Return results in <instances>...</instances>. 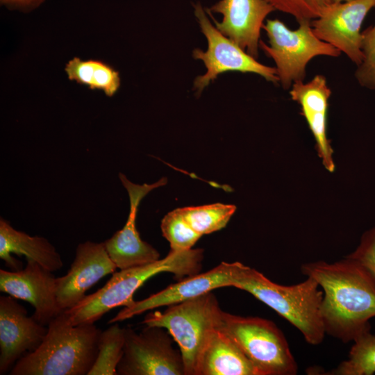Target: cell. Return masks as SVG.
I'll use <instances>...</instances> for the list:
<instances>
[{
  "label": "cell",
  "mask_w": 375,
  "mask_h": 375,
  "mask_svg": "<svg viewBox=\"0 0 375 375\" xmlns=\"http://www.w3.org/2000/svg\"><path fill=\"white\" fill-rule=\"evenodd\" d=\"M302 274L324 290L321 315L326 333L347 343L370 329L375 317V276L358 260L346 256L333 263L303 264Z\"/></svg>",
  "instance_id": "cell-1"
},
{
  "label": "cell",
  "mask_w": 375,
  "mask_h": 375,
  "mask_svg": "<svg viewBox=\"0 0 375 375\" xmlns=\"http://www.w3.org/2000/svg\"><path fill=\"white\" fill-rule=\"evenodd\" d=\"M101 331L94 323L73 325L65 310L47 325L41 344L11 368L10 375H88Z\"/></svg>",
  "instance_id": "cell-2"
},
{
  "label": "cell",
  "mask_w": 375,
  "mask_h": 375,
  "mask_svg": "<svg viewBox=\"0 0 375 375\" xmlns=\"http://www.w3.org/2000/svg\"><path fill=\"white\" fill-rule=\"evenodd\" d=\"M203 258L201 249L170 251L165 258L154 262L115 272L102 288L85 295L74 307L65 310L74 326L94 323L115 308L131 305L135 301L133 294L137 290L158 274L169 272L180 278L198 274Z\"/></svg>",
  "instance_id": "cell-3"
},
{
  "label": "cell",
  "mask_w": 375,
  "mask_h": 375,
  "mask_svg": "<svg viewBox=\"0 0 375 375\" xmlns=\"http://www.w3.org/2000/svg\"><path fill=\"white\" fill-rule=\"evenodd\" d=\"M232 287L247 291L294 326L312 345L322 342L326 334L321 306L324 292L310 276L299 283L282 285L242 263L236 271Z\"/></svg>",
  "instance_id": "cell-4"
},
{
  "label": "cell",
  "mask_w": 375,
  "mask_h": 375,
  "mask_svg": "<svg viewBox=\"0 0 375 375\" xmlns=\"http://www.w3.org/2000/svg\"><path fill=\"white\" fill-rule=\"evenodd\" d=\"M222 310L211 292L168 306L164 312H149L142 324L166 329L181 352L185 375H197L199 362Z\"/></svg>",
  "instance_id": "cell-5"
},
{
  "label": "cell",
  "mask_w": 375,
  "mask_h": 375,
  "mask_svg": "<svg viewBox=\"0 0 375 375\" xmlns=\"http://www.w3.org/2000/svg\"><path fill=\"white\" fill-rule=\"evenodd\" d=\"M230 337L253 364L258 375H295L297 364L288 342L272 321L222 311L217 328Z\"/></svg>",
  "instance_id": "cell-6"
},
{
  "label": "cell",
  "mask_w": 375,
  "mask_h": 375,
  "mask_svg": "<svg viewBox=\"0 0 375 375\" xmlns=\"http://www.w3.org/2000/svg\"><path fill=\"white\" fill-rule=\"evenodd\" d=\"M310 22H300L295 30L277 19H267L263 24L269 45L260 40L259 47L274 60L279 82L285 90L290 89L294 83L303 81L306 66L313 58L338 57L341 54L338 49L315 35Z\"/></svg>",
  "instance_id": "cell-7"
},
{
  "label": "cell",
  "mask_w": 375,
  "mask_h": 375,
  "mask_svg": "<svg viewBox=\"0 0 375 375\" xmlns=\"http://www.w3.org/2000/svg\"><path fill=\"white\" fill-rule=\"evenodd\" d=\"M164 328L147 326L137 333L124 328L123 355L117 375H185L181 352Z\"/></svg>",
  "instance_id": "cell-8"
},
{
  "label": "cell",
  "mask_w": 375,
  "mask_h": 375,
  "mask_svg": "<svg viewBox=\"0 0 375 375\" xmlns=\"http://www.w3.org/2000/svg\"><path fill=\"white\" fill-rule=\"evenodd\" d=\"M194 15L208 42L206 51L199 49L193 51L194 58L202 60L206 68V72L194 80V88L198 93H201L219 74L226 72L255 73L267 81L275 84L279 82L275 67L258 62L224 35L211 24L200 3L194 6Z\"/></svg>",
  "instance_id": "cell-9"
},
{
  "label": "cell",
  "mask_w": 375,
  "mask_h": 375,
  "mask_svg": "<svg viewBox=\"0 0 375 375\" xmlns=\"http://www.w3.org/2000/svg\"><path fill=\"white\" fill-rule=\"evenodd\" d=\"M374 7L375 0L331 3L319 17L311 21L313 33L345 53L358 67L364 58L361 25Z\"/></svg>",
  "instance_id": "cell-10"
},
{
  "label": "cell",
  "mask_w": 375,
  "mask_h": 375,
  "mask_svg": "<svg viewBox=\"0 0 375 375\" xmlns=\"http://www.w3.org/2000/svg\"><path fill=\"white\" fill-rule=\"evenodd\" d=\"M26 260L21 270L0 269V291L31 303L34 308L33 317L47 326L63 311L57 300L56 277L38 262Z\"/></svg>",
  "instance_id": "cell-11"
},
{
  "label": "cell",
  "mask_w": 375,
  "mask_h": 375,
  "mask_svg": "<svg viewBox=\"0 0 375 375\" xmlns=\"http://www.w3.org/2000/svg\"><path fill=\"white\" fill-rule=\"evenodd\" d=\"M119 178L129 195V215L124 226L103 243L116 267L119 269H126L150 264L160 259L159 252L141 240L136 228L135 219L142 198L152 190L165 185L167 178H162L153 184L143 185L133 183L122 174H119Z\"/></svg>",
  "instance_id": "cell-12"
},
{
  "label": "cell",
  "mask_w": 375,
  "mask_h": 375,
  "mask_svg": "<svg viewBox=\"0 0 375 375\" xmlns=\"http://www.w3.org/2000/svg\"><path fill=\"white\" fill-rule=\"evenodd\" d=\"M47 326L38 322L12 296L0 297V374L42 342Z\"/></svg>",
  "instance_id": "cell-13"
},
{
  "label": "cell",
  "mask_w": 375,
  "mask_h": 375,
  "mask_svg": "<svg viewBox=\"0 0 375 375\" xmlns=\"http://www.w3.org/2000/svg\"><path fill=\"white\" fill-rule=\"evenodd\" d=\"M240 263L222 262L206 272L183 278L144 299L135 301L131 305L121 310L108 323L119 322L144 312L178 303L219 288L232 286L233 279Z\"/></svg>",
  "instance_id": "cell-14"
},
{
  "label": "cell",
  "mask_w": 375,
  "mask_h": 375,
  "mask_svg": "<svg viewBox=\"0 0 375 375\" xmlns=\"http://www.w3.org/2000/svg\"><path fill=\"white\" fill-rule=\"evenodd\" d=\"M117 268L103 242L79 244L67 273L56 278V297L60 308L65 310L74 307L85 297L87 290Z\"/></svg>",
  "instance_id": "cell-15"
},
{
  "label": "cell",
  "mask_w": 375,
  "mask_h": 375,
  "mask_svg": "<svg viewBox=\"0 0 375 375\" xmlns=\"http://www.w3.org/2000/svg\"><path fill=\"white\" fill-rule=\"evenodd\" d=\"M274 10L267 0H220L208 12L222 14L219 22L208 12L224 35L256 59L263 22Z\"/></svg>",
  "instance_id": "cell-16"
},
{
  "label": "cell",
  "mask_w": 375,
  "mask_h": 375,
  "mask_svg": "<svg viewBox=\"0 0 375 375\" xmlns=\"http://www.w3.org/2000/svg\"><path fill=\"white\" fill-rule=\"evenodd\" d=\"M331 90L324 76L317 74L309 82L294 83L290 90L291 99L301 108V114L305 117L315 140L319 157L324 167L329 172L335 170L333 151L327 138V112Z\"/></svg>",
  "instance_id": "cell-17"
},
{
  "label": "cell",
  "mask_w": 375,
  "mask_h": 375,
  "mask_svg": "<svg viewBox=\"0 0 375 375\" xmlns=\"http://www.w3.org/2000/svg\"><path fill=\"white\" fill-rule=\"evenodd\" d=\"M24 256L26 260H33L43 267L56 272L63 262L55 247L44 238L30 236L17 231L9 222L0 219V258L12 271L22 269V262L11 256Z\"/></svg>",
  "instance_id": "cell-18"
},
{
  "label": "cell",
  "mask_w": 375,
  "mask_h": 375,
  "mask_svg": "<svg viewBox=\"0 0 375 375\" xmlns=\"http://www.w3.org/2000/svg\"><path fill=\"white\" fill-rule=\"evenodd\" d=\"M197 375H258L253 364L226 333L215 329L201 353Z\"/></svg>",
  "instance_id": "cell-19"
},
{
  "label": "cell",
  "mask_w": 375,
  "mask_h": 375,
  "mask_svg": "<svg viewBox=\"0 0 375 375\" xmlns=\"http://www.w3.org/2000/svg\"><path fill=\"white\" fill-rule=\"evenodd\" d=\"M68 78L91 89L102 90L112 97L118 90L120 78L117 72L98 60H81L74 58L65 67Z\"/></svg>",
  "instance_id": "cell-20"
},
{
  "label": "cell",
  "mask_w": 375,
  "mask_h": 375,
  "mask_svg": "<svg viewBox=\"0 0 375 375\" xmlns=\"http://www.w3.org/2000/svg\"><path fill=\"white\" fill-rule=\"evenodd\" d=\"M347 360L326 374L372 375L375 373V335L367 330L356 337Z\"/></svg>",
  "instance_id": "cell-21"
},
{
  "label": "cell",
  "mask_w": 375,
  "mask_h": 375,
  "mask_svg": "<svg viewBox=\"0 0 375 375\" xmlns=\"http://www.w3.org/2000/svg\"><path fill=\"white\" fill-rule=\"evenodd\" d=\"M124 328L117 322L101 331L99 340V352L88 375H117V367L123 355Z\"/></svg>",
  "instance_id": "cell-22"
},
{
  "label": "cell",
  "mask_w": 375,
  "mask_h": 375,
  "mask_svg": "<svg viewBox=\"0 0 375 375\" xmlns=\"http://www.w3.org/2000/svg\"><path fill=\"white\" fill-rule=\"evenodd\" d=\"M235 210V206L223 203L180 208L187 222L201 236L225 227Z\"/></svg>",
  "instance_id": "cell-23"
},
{
  "label": "cell",
  "mask_w": 375,
  "mask_h": 375,
  "mask_svg": "<svg viewBox=\"0 0 375 375\" xmlns=\"http://www.w3.org/2000/svg\"><path fill=\"white\" fill-rule=\"evenodd\" d=\"M161 230L172 251L190 250L201 237L187 222L180 208L169 212L164 217Z\"/></svg>",
  "instance_id": "cell-24"
},
{
  "label": "cell",
  "mask_w": 375,
  "mask_h": 375,
  "mask_svg": "<svg viewBox=\"0 0 375 375\" xmlns=\"http://www.w3.org/2000/svg\"><path fill=\"white\" fill-rule=\"evenodd\" d=\"M276 10L294 17L297 22L319 17L331 3L330 0H267Z\"/></svg>",
  "instance_id": "cell-25"
},
{
  "label": "cell",
  "mask_w": 375,
  "mask_h": 375,
  "mask_svg": "<svg viewBox=\"0 0 375 375\" xmlns=\"http://www.w3.org/2000/svg\"><path fill=\"white\" fill-rule=\"evenodd\" d=\"M362 37L364 58L355 76L361 86L375 90V24L363 31Z\"/></svg>",
  "instance_id": "cell-26"
},
{
  "label": "cell",
  "mask_w": 375,
  "mask_h": 375,
  "mask_svg": "<svg viewBox=\"0 0 375 375\" xmlns=\"http://www.w3.org/2000/svg\"><path fill=\"white\" fill-rule=\"evenodd\" d=\"M347 256L362 263L375 276V227L362 234L358 247Z\"/></svg>",
  "instance_id": "cell-27"
},
{
  "label": "cell",
  "mask_w": 375,
  "mask_h": 375,
  "mask_svg": "<svg viewBox=\"0 0 375 375\" xmlns=\"http://www.w3.org/2000/svg\"><path fill=\"white\" fill-rule=\"evenodd\" d=\"M42 0H1L4 3H13L17 5H28L33 2H40Z\"/></svg>",
  "instance_id": "cell-28"
},
{
  "label": "cell",
  "mask_w": 375,
  "mask_h": 375,
  "mask_svg": "<svg viewBox=\"0 0 375 375\" xmlns=\"http://www.w3.org/2000/svg\"><path fill=\"white\" fill-rule=\"evenodd\" d=\"M331 3H340V2H346V1H350L352 0H330Z\"/></svg>",
  "instance_id": "cell-29"
}]
</instances>
